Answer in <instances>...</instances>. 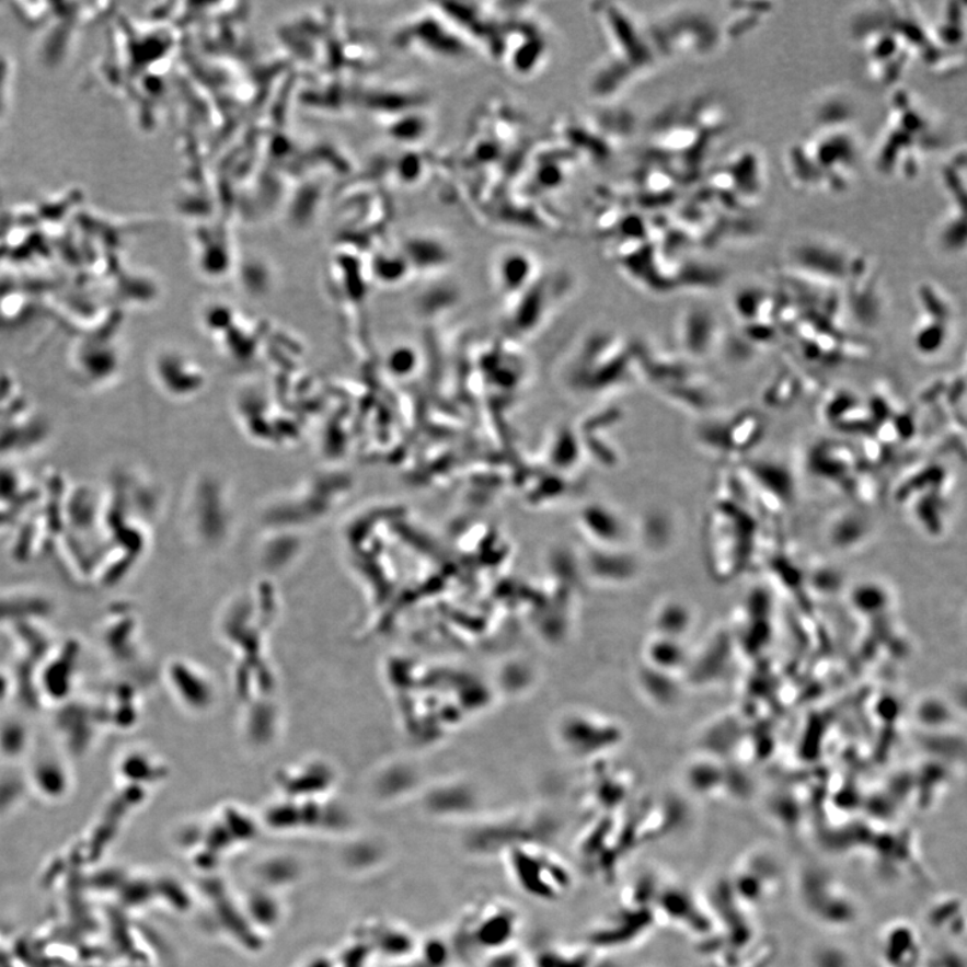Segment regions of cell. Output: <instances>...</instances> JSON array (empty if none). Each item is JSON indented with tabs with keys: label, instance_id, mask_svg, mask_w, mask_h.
<instances>
[{
	"label": "cell",
	"instance_id": "277c9868",
	"mask_svg": "<svg viewBox=\"0 0 967 967\" xmlns=\"http://www.w3.org/2000/svg\"><path fill=\"white\" fill-rule=\"evenodd\" d=\"M888 92L870 164L883 180L913 182L945 147V123L913 89L903 84Z\"/></svg>",
	"mask_w": 967,
	"mask_h": 967
},
{
	"label": "cell",
	"instance_id": "52a82bcc",
	"mask_svg": "<svg viewBox=\"0 0 967 967\" xmlns=\"http://www.w3.org/2000/svg\"><path fill=\"white\" fill-rule=\"evenodd\" d=\"M767 423L761 414L752 411L734 414L712 427L711 447L716 453L728 457L741 456L755 449L762 441Z\"/></svg>",
	"mask_w": 967,
	"mask_h": 967
},
{
	"label": "cell",
	"instance_id": "8992f818",
	"mask_svg": "<svg viewBox=\"0 0 967 967\" xmlns=\"http://www.w3.org/2000/svg\"><path fill=\"white\" fill-rule=\"evenodd\" d=\"M940 183L946 204L935 230V243L943 253L954 256L964 252L966 245V171L946 165L940 170Z\"/></svg>",
	"mask_w": 967,
	"mask_h": 967
},
{
	"label": "cell",
	"instance_id": "6da1fadb",
	"mask_svg": "<svg viewBox=\"0 0 967 967\" xmlns=\"http://www.w3.org/2000/svg\"><path fill=\"white\" fill-rule=\"evenodd\" d=\"M864 152V135L851 100L827 93L813 105L808 126L783 152V174L794 192L805 195L850 193Z\"/></svg>",
	"mask_w": 967,
	"mask_h": 967
},
{
	"label": "cell",
	"instance_id": "5b68a950",
	"mask_svg": "<svg viewBox=\"0 0 967 967\" xmlns=\"http://www.w3.org/2000/svg\"><path fill=\"white\" fill-rule=\"evenodd\" d=\"M919 318L913 329V343L919 353L934 355L948 341L955 319V306L941 285L924 281L917 288Z\"/></svg>",
	"mask_w": 967,
	"mask_h": 967
},
{
	"label": "cell",
	"instance_id": "3957f363",
	"mask_svg": "<svg viewBox=\"0 0 967 967\" xmlns=\"http://www.w3.org/2000/svg\"><path fill=\"white\" fill-rule=\"evenodd\" d=\"M818 292L838 295L854 314L874 318L880 310V275L874 260L832 237H804L788 246L781 275Z\"/></svg>",
	"mask_w": 967,
	"mask_h": 967
},
{
	"label": "cell",
	"instance_id": "7a4b0ae2",
	"mask_svg": "<svg viewBox=\"0 0 967 967\" xmlns=\"http://www.w3.org/2000/svg\"><path fill=\"white\" fill-rule=\"evenodd\" d=\"M929 10L917 3H876L859 11L852 38L872 84L889 91L903 85L918 65L929 67Z\"/></svg>",
	"mask_w": 967,
	"mask_h": 967
}]
</instances>
